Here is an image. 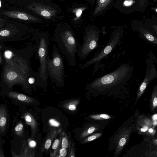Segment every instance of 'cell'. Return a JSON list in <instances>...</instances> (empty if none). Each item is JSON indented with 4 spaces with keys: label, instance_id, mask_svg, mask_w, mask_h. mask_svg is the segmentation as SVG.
Listing matches in <instances>:
<instances>
[{
    "label": "cell",
    "instance_id": "ab89813d",
    "mask_svg": "<svg viewBox=\"0 0 157 157\" xmlns=\"http://www.w3.org/2000/svg\"><path fill=\"white\" fill-rule=\"evenodd\" d=\"M156 61L157 63V60H156Z\"/></svg>",
    "mask_w": 157,
    "mask_h": 157
},
{
    "label": "cell",
    "instance_id": "7402d4cb",
    "mask_svg": "<svg viewBox=\"0 0 157 157\" xmlns=\"http://www.w3.org/2000/svg\"><path fill=\"white\" fill-rule=\"evenodd\" d=\"M78 103V100H71L67 102L64 105V106L66 108L70 110L74 111L76 109L77 105Z\"/></svg>",
    "mask_w": 157,
    "mask_h": 157
},
{
    "label": "cell",
    "instance_id": "9a60e30c",
    "mask_svg": "<svg viewBox=\"0 0 157 157\" xmlns=\"http://www.w3.org/2000/svg\"><path fill=\"white\" fill-rule=\"evenodd\" d=\"M7 122L6 111L4 106L1 105L0 109V129L1 133L5 130Z\"/></svg>",
    "mask_w": 157,
    "mask_h": 157
},
{
    "label": "cell",
    "instance_id": "484cf974",
    "mask_svg": "<svg viewBox=\"0 0 157 157\" xmlns=\"http://www.w3.org/2000/svg\"><path fill=\"white\" fill-rule=\"evenodd\" d=\"M101 135V133H98L94 134L85 138L82 141V143H86L94 140L100 137Z\"/></svg>",
    "mask_w": 157,
    "mask_h": 157
},
{
    "label": "cell",
    "instance_id": "f35d334b",
    "mask_svg": "<svg viewBox=\"0 0 157 157\" xmlns=\"http://www.w3.org/2000/svg\"><path fill=\"white\" fill-rule=\"evenodd\" d=\"M155 11L157 13V8L155 9Z\"/></svg>",
    "mask_w": 157,
    "mask_h": 157
},
{
    "label": "cell",
    "instance_id": "4fadbf2b",
    "mask_svg": "<svg viewBox=\"0 0 157 157\" xmlns=\"http://www.w3.org/2000/svg\"><path fill=\"white\" fill-rule=\"evenodd\" d=\"M2 14L10 17L24 21L37 22L40 20L39 18L35 16L18 11H6L2 12Z\"/></svg>",
    "mask_w": 157,
    "mask_h": 157
},
{
    "label": "cell",
    "instance_id": "44dd1931",
    "mask_svg": "<svg viewBox=\"0 0 157 157\" xmlns=\"http://www.w3.org/2000/svg\"><path fill=\"white\" fill-rule=\"evenodd\" d=\"M24 116L26 122L30 126L33 132H34L36 128V123L34 118L31 114L29 113L25 114Z\"/></svg>",
    "mask_w": 157,
    "mask_h": 157
},
{
    "label": "cell",
    "instance_id": "9c48e42d",
    "mask_svg": "<svg viewBox=\"0 0 157 157\" xmlns=\"http://www.w3.org/2000/svg\"><path fill=\"white\" fill-rule=\"evenodd\" d=\"M29 37L25 31L19 30L16 27L0 28V44L8 41L25 40Z\"/></svg>",
    "mask_w": 157,
    "mask_h": 157
},
{
    "label": "cell",
    "instance_id": "2e32d148",
    "mask_svg": "<svg viewBox=\"0 0 157 157\" xmlns=\"http://www.w3.org/2000/svg\"><path fill=\"white\" fill-rule=\"evenodd\" d=\"M150 109L151 112L157 109V85L153 89L150 102Z\"/></svg>",
    "mask_w": 157,
    "mask_h": 157
},
{
    "label": "cell",
    "instance_id": "d6a6232c",
    "mask_svg": "<svg viewBox=\"0 0 157 157\" xmlns=\"http://www.w3.org/2000/svg\"><path fill=\"white\" fill-rule=\"evenodd\" d=\"M134 2L133 0H125L123 3V5L126 6L132 5Z\"/></svg>",
    "mask_w": 157,
    "mask_h": 157
},
{
    "label": "cell",
    "instance_id": "3957f363",
    "mask_svg": "<svg viewBox=\"0 0 157 157\" xmlns=\"http://www.w3.org/2000/svg\"><path fill=\"white\" fill-rule=\"evenodd\" d=\"M33 37L35 42V53L40 64L37 72L36 84L39 86L45 87L47 84L48 77L47 63L49 57V36L47 33H38L34 34Z\"/></svg>",
    "mask_w": 157,
    "mask_h": 157
},
{
    "label": "cell",
    "instance_id": "8fae6325",
    "mask_svg": "<svg viewBox=\"0 0 157 157\" xmlns=\"http://www.w3.org/2000/svg\"><path fill=\"white\" fill-rule=\"evenodd\" d=\"M147 64L146 74L144 80L137 91L134 106L136 105L139 99L143 94L148 85L153 80L157 78V71L153 63V58L152 59H148Z\"/></svg>",
    "mask_w": 157,
    "mask_h": 157
},
{
    "label": "cell",
    "instance_id": "1f68e13d",
    "mask_svg": "<svg viewBox=\"0 0 157 157\" xmlns=\"http://www.w3.org/2000/svg\"><path fill=\"white\" fill-rule=\"evenodd\" d=\"M28 144L29 147L31 148H34L36 145V142L34 140H29Z\"/></svg>",
    "mask_w": 157,
    "mask_h": 157
},
{
    "label": "cell",
    "instance_id": "8992f818",
    "mask_svg": "<svg viewBox=\"0 0 157 157\" xmlns=\"http://www.w3.org/2000/svg\"><path fill=\"white\" fill-rule=\"evenodd\" d=\"M123 34V30L121 29H117L113 31L107 44L91 58L83 64L81 68L82 69L86 68L94 64V68L92 74L94 75L98 69L99 64L101 60L108 56L120 43L121 39Z\"/></svg>",
    "mask_w": 157,
    "mask_h": 157
},
{
    "label": "cell",
    "instance_id": "4dcf8cb0",
    "mask_svg": "<svg viewBox=\"0 0 157 157\" xmlns=\"http://www.w3.org/2000/svg\"><path fill=\"white\" fill-rule=\"evenodd\" d=\"M23 128V124L21 123H19L16 126L14 130L16 132H18L21 131Z\"/></svg>",
    "mask_w": 157,
    "mask_h": 157
},
{
    "label": "cell",
    "instance_id": "83f0119b",
    "mask_svg": "<svg viewBox=\"0 0 157 157\" xmlns=\"http://www.w3.org/2000/svg\"><path fill=\"white\" fill-rule=\"evenodd\" d=\"M85 9L84 7L76 8L73 10V12L76 15V17L74 19V21L78 20L80 17L83 11Z\"/></svg>",
    "mask_w": 157,
    "mask_h": 157
},
{
    "label": "cell",
    "instance_id": "6da1fadb",
    "mask_svg": "<svg viewBox=\"0 0 157 157\" xmlns=\"http://www.w3.org/2000/svg\"><path fill=\"white\" fill-rule=\"evenodd\" d=\"M33 37L26 47L17 49L0 44V52L4 59L2 66L0 76V86L2 90L7 93L14 85L21 86L25 90L31 89L32 86L28 80L31 77L36 78L37 73L32 69L30 59L35 53V43Z\"/></svg>",
    "mask_w": 157,
    "mask_h": 157
},
{
    "label": "cell",
    "instance_id": "e575fe53",
    "mask_svg": "<svg viewBox=\"0 0 157 157\" xmlns=\"http://www.w3.org/2000/svg\"><path fill=\"white\" fill-rule=\"evenodd\" d=\"M5 61L4 59L2 53L0 52V65L2 66L3 64Z\"/></svg>",
    "mask_w": 157,
    "mask_h": 157
},
{
    "label": "cell",
    "instance_id": "f546056e",
    "mask_svg": "<svg viewBox=\"0 0 157 157\" xmlns=\"http://www.w3.org/2000/svg\"><path fill=\"white\" fill-rule=\"evenodd\" d=\"M59 157H65L67 155V151L66 148H61L59 151Z\"/></svg>",
    "mask_w": 157,
    "mask_h": 157
},
{
    "label": "cell",
    "instance_id": "f1b7e54d",
    "mask_svg": "<svg viewBox=\"0 0 157 157\" xmlns=\"http://www.w3.org/2000/svg\"><path fill=\"white\" fill-rule=\"evenodd\" d=\"M49 124L52 127H58L60 125V123L55 119L51 118L49 120Z\"/></svg>",
    "mask_w": 157,
    "mask_h": 157
},
{
    "label": "cell",
    "instance_id": "cb8c5ba5",
    "mask_svg": "<svg viewBox=\"0 0 157 157\" xmlns=\"http://www.w3.org/2000/svg\"><path fill=\"white\" fill-rule=\"evenodd\" d=\"M90 118L96 120H107L111 118V117L110 115L104 113L92 115L90 116Z\"/></svg>",
    "mask_w": 157,
    "mask_h": 157
},
{
    "label": "cell",
    "instance_id": "836d02e7",
    "mask_svg": "<svg viewBox=\"0 0 157 157\" xmlns=\"http://www.w3.org/2000/svg\"><path fill=\"white\" fill-rule=\"evenodd\" d=\"M74 145L72 144L71 145V150L70 151V153L69 154V157H75V153L74 152Z\"/></svg>",
    "mask_w": 157,
    "mask_h": 157
},
{
    "label": "cell",
    "instance_id": "30bf717a",
    "mask_svg": "<svg viewBox=\"0 0 157 157\" xmlns=\"http://www.w3.org/2000/svg\"><path fill=\"white\" fill-rule=\"evenodd\" d=\"M134 117L132 116L128 125L124 127L120 131L117 139V148L114 154L115 156L119 155L123 148L128 142L130 136L134 131Z\"/></svg>",
    "mask_w": 157,
    "mask_h": 157
},
{
    "label": "cell",
    "instance_id": "ba28073f",
    "mask_svg": "<svg viewBox=\"0 0 157 157\" xmlns=\"http://www.w3.org/2000/svg\"><path fill=\"white\" fill-rule=\"evenodd\" d=\"M134 131L140 135H146L154 137L156 133L155 125L152 121L144 113L140 114L139 109L134 113Z\"/></svg>",
    "mask_w": 157,
    "mask_h": 157
},
{
    "label": "cell",
    "instance_id": "74e56055",
    "mask_svg": "<svg viewBox=\"0 0 157 157\" xmlns=\"http://www.w3.org/2000/svg\"><path fill=\"white\" fill-rule=\"evenodd\" d=\"M0 8H1V7L2 6V2H1V0H0Z\"/></svg>",
    "mask_w": 157,
    "mask_h": 157
},
{
    "label": "cell",
    "instance_id": "ffe728a7",
    "mask_svg": "<svg viewBox=\"0 0 157 157\" xmlns=\"http://www.w3.org/2000/svg\"><path fill=\"white\" fill-rule=\"evenodd\" d=\"M62 136H60L59 139H56L53 142L52 148L54 150L53 153H51V156H56L58 152L59 151L60 147L61 144Z\"/></svg>",
    "mask_w": 157,
    "mask_h": 157
},
{
    "label": "cell",
    "instance_id": "d590c367",
    "mask_svg": "<svg viewBox=\"0 0 157 157\" xmlns=\"http://www.w3.org/2000/svg\"><path fill=\"white\" fill-rule=\"evenodd\" d=\"M147 2H148V0H139V5L141 7L144 6Z\"/></svg>",
    "mask_w": 157,
    "mask_h": 157
},
{
    "label": "cell",
    "instance_id": "603a6c76",
    "mask_svg": "<svg viewBox=\"0 0 157 157\" xmlns=\"http://www.w3.org/2000/svg\"><path fill=\"white\" fill-rule=\"evenodd\" d=\"M97 129L96 126L94 125L90 126L84 130L81 134L80 137L83 138L89 135L92 134Z\"/></svg>",
    "mask_w": 157,
    "mask_h": 157
},
{
    "label": "cell",
    "instance_id": "d6986e66",
    "mask_svg": "<svg viewBox=\"0 0 157 157\" xmlns=\"http://www.w3.org/2000/svg\"><path fill=\"white\" fill-rule=\"evenodd\" d=\"M61 130L59 129L57 130H54L51 132L50 135L48 136L45 142L43 151L48 150L50 147L54 138L57 134L61 132Z\"/></svg>",
    "mask_w": 157,
    "mask_h": 157
},
{
    "label": "cell",
    "instance_id": "4316f807",
    "mask_svg": "<svg viewBox=\"0 0 157 157\" xmlns=\"http://www.w3.org/2000/svg\"><path fill=\"white\" fill-rule=\"evenodd\" d=\"M61 148H67L69 146V142L67 137L63 132L62 133L61 141Z\"/></svg>",
    "mask_w": 157,
    "mask_h": 157
},
{
    "label": "cell",
    "instance_id": "5b68a950",
    "mask_svg": "<svg viewBox=\"0 0 157 157\" xmlns=\"http://www.w3.org/2000/svg\"><path fill=\"white\" fill-rule=\"evenodd\" d=\"M52 58H48L47 68L48 76L52 82L58 86L64 84V67L62 56L56 46L53 45Z\"/></svg>",
    "mask_w": 157,
    "mask_h": 157
},
{
    "label": "cell",
    "instance_id": "7c38bea8",
    "mask_svg": "<svg viewBox=\"0 0 157 157\" xmlns=\"http://www.w3.org/2000/svg\"><path fill=\"white\" fill-rule=\"evenodd\" d=\"M27 8L47 19L54 17L57 13V10L50 6L41 3L34 2L29 5Z\"/></svg>",
    "mask_w": 157,
    "mask_h": 157
},
{
    "label": "cell",
    "instance_id": "e0dca14e",
    "mask_svg": "<svg viewBox=\"0 0 157 157\" xmlns=\"http://www.w3.org/2000/svg\"><path fill=\"white\" fill-rule=\"evenodd\" d=\"M140 33L147 40L157 45V37L145 29L141 28L140 29Z\"/></svg>",
    "mask_w": 157,
    "mask_h": 157
},
{
    "label": "cell",
    "instance_id": "d4e9b609",
    "mask_svg": "<svg viewBox=\"0 0 157 157\" xmlns=\"http://www.w3.org/2000/svg\"><path fill=\"white\" fill-rule=\"evenodd\" d=\"M144 141L146 142L150 146L157 148V138H151L147 136L145 137L143 139Z\"/></svg>",
    "mask_w": 157,
    "mask_h": 157
},
{
    "label": "cell",
    "instance_id": "ac0fdd59",
    "mask_svg": "<svg viewBox=\"0 0 157 157\" xmlns=\"http://www.w3.org/2000/svg\"><path fill=\"white\" fill-rule=\"evenodd\" d=\"M111 0H99L97 5L94 9L93 14L95 15L105 9L109 4Z\"/></svg>",
    "mask_w": 157,
    "mask_h": 157
},
{
    "label": "cell",
    "instance_id": "8d00e7d4",
    "mask_svg": "<svg viewBox=\"0 0 157 157\" xmlns=\"http://www.w3.org/2000/svg\"><path fill=\"white\" fill-rule=\"evenodd\" d=\"M152 27L156 33L157 34V25H153Z\"/></svg>",
    "mask_w": 157,
    "mask_h": 157
},
{
    "label": "cell",
    "instance_id": "7a4b0ae2",
    "mask_svg": "<svg viewBox=\"0 0 157 157\" xmlns=\"http://www.w3.org/2000/svg\"><path fill=\"white\" fill-rule=\"evenodd\" d=\"M132 67L122 63L116 69L98 77L88 84L89 91L94 94L115 92L120 90L129 80Z\"/></svg>",
    "mask_w": 157,
    "mask_h": 157
},
{
    "label": "cell",
    "instance_id": "52a82bcc",
    "mask_svg": "<svg viewBox=\"0 0 157 157\" xmlns=\"http://www.w3.org/2000/svg\"><path fill=\"white\" fill-rule=\"evenodd\" d=\"M100 32L96 28L87 29L83 37V42L78 53L80 60L86 59L96 48L100 36Z\"/></svg>",
    "mask_w": 157,
    "mask_h": 157
},
{
    "label": "cell",
    "instance_id": "277c9868",
    "mask_svg": "<svg viewBox=\"0 0 157 157\" xmlns=\"http://www.w3.org/2000/svg\"><path fill=\"white\" fill-rule=\"evenodd\" d=\"M53 39L59 51L66 57L69 64L75 66L76 55L78 52L81 45L72 31L70 29H65L56 31Z\"/></svg>",
    "mask_w": 157,
    "mask_h": 157
},
{
    "label": "cell",
    "instance_id": "5bb4252c",
    "mask_svg": "<svg viewBox=\"0 0 157 157\" xmlns=\"http://www.w3.org/2000/svg\"><path fill=\"white\" fill-rule=\"evenodd\" d=\"M9 97L26 103H32L34 101L33 98L16 92L10 91L7 93Z\"/></svg>",
    "mask_w": 157,
    "mask_h": 157
}]
</instances>
